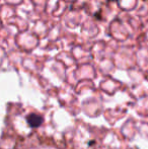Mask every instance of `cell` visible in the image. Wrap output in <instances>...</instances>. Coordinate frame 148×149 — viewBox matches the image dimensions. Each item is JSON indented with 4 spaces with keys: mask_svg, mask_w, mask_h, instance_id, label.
<instances>
[{
    "mask_svg": "<svg viewBox=\"0 0 148 149\" xmlns=\"http://www.w3.org/2000/svg\"><path fill=\"white\" fill-rule=\"evenodd\" d=\"M28 123L30 124L31 127H39L42 123H43V119L42 117H40L39 115H36V114H32L28 117Z\"/></svg>",
    "mask_w": 148,
    "mask_h": 149,
    "instance_id": "6da1fadb",
    "label": "cell"
}]
</instances>
